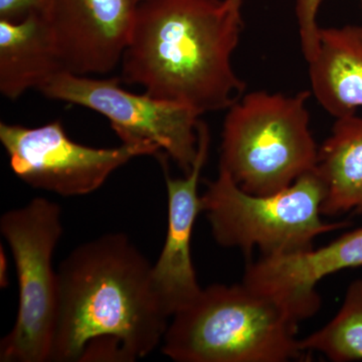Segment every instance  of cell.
<instances>
[{
    "mask_svg": "<svg viewBox=\"0 0 362 362\" xmlns=\"http://www.w3.org/2000/svg\"><path fill=\"white\" fill-rule=\"evenodd\" d=\"M243 28L228 0H142L121 81L199 116L228 110L246 89L232 62Z\"/></svg>",
    "mask_w": 362,
    "mask_h": 362,
    "instance_id": "obj_1",
    "label": "cell"
},
{
    "mask_svg": "<svg viewBox=\"0 0 362 362\" xmlns=\"http://www.w3.org/2000/svg\"><path fill=\"white\" fill-rule=\"evenodd\" d=\"M152 265L123 233L74 249L59 264L58 312L49 362H80L89 345L115 342L127 362L163 341L171 317L154 287Z\"/></svg>",
    "mask_w": 362,
    "mask_h": 362,
    "instance_id": "obj_2",
    "label": "cell"
},
{
    "mask_svg": "<svg viewBox=\"0 0 362 362\" xmlns=\"http://www.w3.org/2000/svg\"><path fill=\"white\" fill-rule=\"evenodd\" d=\"M299 322L282 302L245 283L214 284L173 316L161 350L177 362L305 361Z\"/></svg>",
    "mask_w": 362,
    "mask_h": 362,
    "instance_id": "obj_3",
    "label": "cell"
},
{
    "mask_svg": "<svg viewBox=\"0 0 362 362\" xmlns=\"http://www.w3.org/2000/svg\"><path fill=\"white\" fill-rule=\"evenodd\" d=\"M309 90L247 93L228 109L220 169L247 194L269 195L315 170L319 147L310 128Z\"/></svg>",
    "mask_w": 362,
    "mask_h": 362,
    "instance_id": "obj_4",
    "label": "cell"
},
{
    "mask_svg": "<svg viewBox=\"0 0 362 362\" xmlns=\"http://www.w3.org/2000/svg\"><path fill=\"white\" fill-rule=\"evenodd\" d=\"M324 197L316 169L269 195L247 194L220 169L201 197L202 213L221 247L240 249L246 256L254 249L262 257L288 256L310 251L319 235L349 226L321 220Z\"/></svg>",
    "mask_w": 362,
    "mask_h": 362,
    "instance_id": "obj_5",
    "label": "cell"
},
{
    "mask_svg": "<svg viewBox=\"0 0 362 362\" xmlns=\"http://www.w3.org/2000/svg\"><path fill=\"white\" fill-rule=\"evenodd\" d=\"M0 233L11 247L18 280V315L0 343V361L49 362L58 312L52 258L64 233L61 206L35 197L2 214Z\"/></svg>",
    "mask_w": 362,
    "mask_h": 362,
    "instance_id": "obj_6",
    "label": "cell"
},
{
    "mask_svg": "<svg viewBox=\"0 0 362 362\" xmlns=\"http://www.w3.org/2000/svg\"><path fill=\"white\" fill-rule=\"evenodd\" d=\"M120 78H96L61 71L39 90L56 101L84 107L108 119L122 143L148 147L187 175L199 152V116L183 105L133 94Z\"/></svg>",
    "mask_w": 362,
    "mask_h": 362,
    "instance_id": "obj_7",
    "label": "cell"
},
{
    "mask_svg": "<svg viewBox=\"0 0 362 362\" xmlns=\"http://www.w3.org/2000/svg\"><path fill=\"white\" fill-rule=\"evenodd\" d=\"M0 141L14 175L35 189L65 197L92 194L133 158L156 156L140 145L95 148L78 144L66 135L61 121L37 128L1 122Z\"/></svg>",
    "mask_w": 362,
    "mask_h": 362,
    "instance_id": "obj_8",
    "label": "cell"
},
{
    "mask_svg": "<svg viewBox=\"0 0 362 362\" xmlns=\"http://www.w3.org/2000/svg\"><path fill=\"white\" fill-rule=\"evenodd\" d=\"M142 0H49V23L64 71L106 75L120 65Z\"/></svg>",
    "mask_w": 362,
    "mask_h": 362,
    "instance_id": "obj_9",
    "label": "cell"
},
{
    "mask_svg": "<svg viewBox=\"0 0 362 362\" xmlns=\"http://www.w3.org/2000/svg\"><path fill=\"white\" fill-rule=\"evenodd\" d=\"M211 145L209 129L199 123V152L192 170L182 178L169 175L168 157L160 154L168 199V225L165 242L152 267L154 287L163 308L173 318L201 294L192 257V239L197 216L202 213L199 183Z\"/></svg>",
    "mask_w": 362,
    "mask_h": 362,
    "instance_id": "obj_10",
    "label": "cell"
},
{
    "mask_svg": "<svg viewBox=\"0 0 362 362\" xmlns=\"http://www.w3.org/2000/svg\"><path fill=\"white\" fill-rule=\"evenodd\" d=\"M362 266V228L319 249L262 257L247 265L243 283L280 300L301 322L320 309L316 286L331 274Z\"/></svg>",
    "mask_w": 362,
    "mask_h": 362,
    "instance_id": "obj_11",
    "label": "cell"
},
{
    "mask_svg": "<svg viewBox=\"0 0 362 362\" xmlns=\"http://www.w3.org/2000/svg\"><path fill=\"white\" fill-rule=\"evenodd\" d=\"M308 63L311 95L335 119L362 108V26L321 28Z\"/></svg>",
    "mask_w": 362,
    "mask_h": 362,
    "instance_id": "obj_12",
    "label": "cell"
},
{
    "mask_svg": "<svg viewBox=\"0 0 362 362\" xmlns=\"http://www.w3.org/2000/svg\"><path fill=\"white\" fill-rule=\"evenodd\" d=\"M64 71L51 28L42 13L20 21L0 20V93L14 101L39 90Z\"/></svg>",
    "mask_w": 362,
    "mask_h": 362,
    "instance_id": "obj_13",
    "label": "cell"
},
{
    "mask_svg": "<svg viewBox=\"0 0 362 362\" xmlns=\"http://www.w3.org/2000/svg\"><path fill=\"white\" fill-rule=\"evenodd\" d=\"M316 171L325 188L321 214L362 213V117H340L319 147Z\"/></svg>",
    "mask_w": 362,
    "mask_h": 362,
    "instance_id": "obj_14",
    "label": "cell"
},
{
    "mask_svg": "<svg viewBox=\"0 0 362 362\" xmlns=\"http://www.w3.org/2000/svg\"><path fill=\"white\" fill-rule=\"evenodd\" d=\"M299 343L309 356L318 352L334 362L362 361V279L349 286L337 315Z\"/></svg>",
    "mask_w": 362,
    "mask_h": 362,
    "instance_id": "obj_15",
    "label": "cell"
},
{
    "mask_svg": "<svg viewBox=\"0 0 362 362\" xmlns=\"http://www.w3.org/2000/svg\"><path fill=\"white\" fill-rule=\"evenodd\" d=\"M323 0H296L295 13L299 28L300 44L305 61L309 62L315 56L319 45L320 26L317 16Z\"/></svg>",
    "mask_w": 362,
    "mask_h": 362,
    "instance_id": "obj_16",
    "label": "cell"
},
{
    "mask_svg": "<svg viewBox=\"0 0 362 362\" xmlns=\"http://www.w3.org/2000/svg\"><path fill=\"white\" fill-rule=\"evenodd\" d=\"M49 0H0V20L20 21L32 13H45Z\"/></svg>",
    "mask_w": 362,
    "mask_h": 362,
    "instance_id": "obj_17",
    "label": "cell"
},
{
    "mask_svg": "<svg viewBox=\"0 0 362 362\" xmlns=\"http://www.w3.org/2000/svg\"><path fill=\"white\" fill-rule=\"evenodd\" d=\"M4 247H0V287L7 288L8 286V263Z\"/></svg>",
    "mask_w": 362,
    "mask_h": 362,
    "instance_id": "obj_18",
    "label": "cell"
},
{
    "mask_svg": "<svg viewBox=\"0 0 362 362\" xmlns=\"http://www.w3.org/2000/svg\"><path fill=\"white\" fill-rule=\"evenodd\" d=\"M228 1L237 11H240L242 9L243 0H228Z\"/></svg>",
    "mask_w": 362,
    "mask_h": 362,
    "instance_id": "obj_19",
    "label": "cell"
},
{
    "mask_svg": "<svg viewBox=\"0 0 362 362\" xmlns=\"http://www.w3.org/2000/svg\"><path fill=\"white\" fill-rule=\"evenodd\" d=\"M361 4H362V0H361Z\"/></svg>",
    "mask_w": 362,
    "mask_h": 362,
    "instance_id": "obj_20",
    "label": "cell"
}]
</instances>
